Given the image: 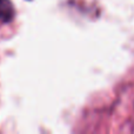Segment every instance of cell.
Listing matches in <instances>:
<instances>
[{
	"label": "cell",
	"instance_id": "cell-1",
	"mask_svg": "<svg viewBox=\"0 0 134 134\" xmlns=\"http://www.w3.org/2000/svg\"><path fill=\"white\" fill-rule=\"evenodd\" d=\"M13 16V7L9 0H0V19L2 21H8Z\"/></svg>",
	"mask_w": 134,
	"mask_h": 134
}]
</instances>
